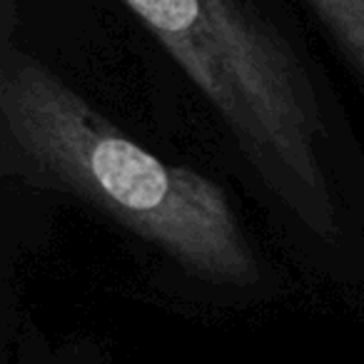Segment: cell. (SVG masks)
<instances>
[{
    "instance_id": "cell-1",
    "label": "cell",
    "mask_w": 364,
    "mask_h": 364,
    "mask_svg": "<svg viewBox=\"0 0 364 364\" xmlns=\"http://www.w3.org/2000/svg\"><path fill=\"white\" fill-rule=\"evenodd\" d=\"M0 157L8 177L73 195L182 262L250 267L245 225L218 182L142 147L16 43L0 50Z\"/></svg>"
},
{
    "instance_id": "cell-2",
    "label": "cell",
    "mask_w": 364,
    "mask_h": 364,
    "mask_svg": "<svg viewBox=\"0 0 364 364\" xmlns=\"http://www.w3.org/2000/svg\"><path fill=\"white\" fill-rule=\"evenodd\" d=\"M188 73L297 228H342L322 92L247 0H117Z\"/></svg>"
},
{
    "instance_id": "cell-3",
    "label": "cell",
    "mask_w": 364,
    "mask_h": 364,
    "mask_svg": "<svg viewBox=\"0 0 364 364\" xmlns=\"http://www.w3.org/2000/svg\"><path fill=\"white\" fill-rule=\"evenodd\" d=\"M364 82V0H304Z\"/></svg>"
},
{
    "instance_id": "cell-4",
    "label": "cell",
    "mask_w": 364,
    "mask_h": 364,
    "mask_svg": "<svg viewBox=\"0 0 364 364\" xmlns=\"http://www.w3.org/2000/svg\"><path fill=\"white\" fill-rule=\"evenodd\" d=\"M21 3L23 0H0V38H3V43H13Z\"/></svg>"
}]
</instances>
